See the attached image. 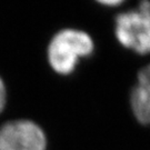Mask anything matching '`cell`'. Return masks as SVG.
<instances>
[{
    "label": "cell",
    "mask_w": 150,
    "mask_h": 150,
    "mask_svg": "<svg viewBox=\"0 0 150 150\" xmlns=\"http://www.w3.org/2000/svg\"><path fill=\"white\" fill-rule=\"evenodd\" d=\"M115 36L125 49L150 56V1H140L134 8L119 12L115 18Z\"/></svg>",
    "instance_id": "cell-1"
},
{
    "label": "cell",
    "mask_w": 150,
    "mask_h": 150,
    "mask_svg": "<svg viewBox=\"0 0 150 150\" xmlns=\"http://www.w3.org/2000/svg\"><path fill=\"white\" fill-rule=\"evenodd\" d=\"M95 42L87 32L78 29H64L51 39L48 47V60L51 68L60 75H69L81 58L89 57Z\"/></svg>",
    "instance_id": "cell-2"
},
{
    "label": "cell",
    "mask_w": 150,
    "mask_h": 150,
    "mask_svg": "<svg viewBox=\"0 0 150 150\" xmlns=\"http://www.w3.org/2000/svg\"><path fill=\"white\" fill-rule=\"evenodd\" d=\"M43 130L29 120H16L0 128V150H46Z\"/></svg>",
    "instance_id": "cell-3"
},
{
    "label": "cell",
    "mask_w": 150,
    "mask_h": 150,
    "mask_svg": "<svg viewBox=\"0 0 150 150\" xmlns=\"http://www.w3.org/2000/svg\"><path fill=\"white\" fill-rule=\"evenodd\" d=\"M129 107L137 122L150 127V62L137 72L136 83L129 93Z\"/></svg>",
    "instance_id": "cell-4"
},
{
    "label": "cell",
    "mask_w": 150,
    "mask_h": 150,
    "mask_svg": "<svg viewBox=\"0 0 150 150\" xmlns=\"http://www.w3.org/2000/svg\"><path fill=\"white\" fill-rule=\"evenodd\" d=\"M6 101H7V91H6V86L4 83V80L0 78V112L5 109Z\"/></svg>",
    "instance_id": "cell-5"
},
{
    "label": "cell",
    "mask_w": 150,
    "mask_h": 150,
    "mask_svg": "<svg viewBox=\"0 0 150 150\" xmlns=\"http://www.w3.org/2000/svg\"><path fill=\"white\" fill-rule=\"evenodd\" d=\"M99 4L105 7H120L122 6L125 2L122 0H106V1H99Z\"/></svg>",
    "instance_id": "cell-6"
}]
</instances>
